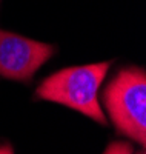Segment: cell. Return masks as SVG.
<instances>
[{
  "instance_id": "6da1fadb",
  "label": "cell",
  "mask_w": 146,
  "mask_h": 154,
  "mask_svg": "<svg viewBox=\"0 0 146 154\" xmlns=\"http://www.w3.org/2000/svg\"><path fill=\"white\" fill-rule=\"evenodd\" d=\"M109 66L111 62H100L60 69L37 86L35 96L42 100L65 105L97 123L106 125V116L99 103V89Z\"/></svg>"
},
{
  "instance_id": "7a4b0ae2",
  "label": "cell",
  "mask_w": 146,
  "mask_h": 154,
  "mask_svg": "<svg viewBox=\"0 0 146 154\" xmlns=\"http://www.w3.org/2000/svg\"><path fill=\"white\" fill-rule=\"evenodd\" d=\"M105 108L118 133L146 143V74L141 68L122 69L103 91Z\"/></svg>"
},
{
  "instance_id": "3957f363",
  "label": "cell",
  "mask_w": 146,
  "mask_h": 154,
  "mask_svg": "<svg viewBox=\"0 0 146 154\" xmlns=\"http://www.w3.org/2000/svg\"><path fill=\"white\" fill-rule=\"evenodd\" d=\"M54 53L52 45L0 29V75L5 79L29 82Z\"/></svg>"
},
{
  "instance_id": "277c9868",
  "label": "cell",
  "mask_w": 146,
  "mask_h": 154,
  "mask_svg": "<svg viewBox=\"0 0 146 154\" xmlns=\"http://www.w3.org/2000/svg\"><path fill=\"white\" fill-rule=\"evenodd\" d=\"M103 154H134V149L128 142H112Z\"/></svg>"
},
{
  "instance_id": "5b68a950",
  "label": "cell",
  "mask_w": 146,
  "mask_h": 154,
  "mask_svg": "<svg viewBox=\"0 0 146 154\" xmlns=\"http://www.w3.org/2000/svg\"><path fill=\"white\" fill-rule=\"evenodd\" d=\"M0 154H14L11 145L8 143H0Z\"/></svg>"
},
{
  "instance_id": "8992f818",
  "label": "cell",
  "mask_w": 146,
  "mask_h": 154,
  "mask_svg": "<svg viewBox=\"0 0 146 154\" xmlns=\"http://www.w3.org/2000/svg\"><path fill=\"white\" fill-rule=\"evenodd\" d=\"M137 154H143V152H137Z\"/></svg>"
}]
</instances>
